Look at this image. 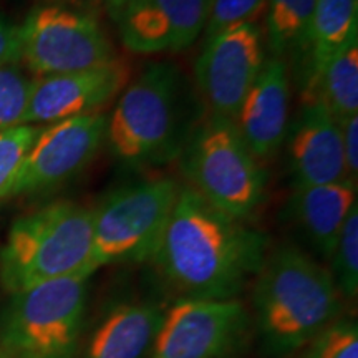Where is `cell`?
I'll list each match as a JSON object with an SVG mask.
<instances>
[{
    "mask_svg": "<svg viewBox=\"0 0 358 358\" xmlns=\"http://www.w3.org/2000/svg\"><path fill=\"white\" fill-rule=\"evenodd\" d=\"M329 272L340 297L355 302L358 295V204L348 214L329 257Z\"/></svg>",
    "mask_w": 358,
    "mask_h": 358,
    "instance_id": "cell-21",
    "label": "cell"
},
{
    "mask_svg": "<svg viewBox=\"0 0 358 358\" xmlns=\"http://www.w3.org/2000/svg\"><path fill=\"white\" fill-rule=\"evenodd\" d=\"M32 85L20 62L0 66V131L25 124Z\"/></svg>",
    "mask_w": 358,
    "mask_h": 358,
    "instance_id": "cell-22",
    "label": "cell"
},
{
    "mask_svg": "<svg viewBox=\"0 0 358 358\" xmlns=\"http://www.w3.org/2000/svg\"><path fill=\"white\" fill-rule=\"evenodd\" d=\"M303 105H319L337 122L358 115V42L307 75Z\"/></svg>",
    "mask_w": 358,
    "mask_h": 358,
    "instance_id": "cell-18",
    "label": "cell"
},
{
    "mask_svg": "<svg viewBox=\"0 0 358 358\" xmlns=\"http://www.w3.org/2000/svg\"><path fill=\"white\" fill-rule=\"evenodd\" d=\"M93 245V209L57 201L12 224L0 250V284L6 292L71 275H87Z\"/></svg>",
    "mask_w": 358,
    "mask_h": 358,
    "instance_id": "cell-3",
    "label": "cell"
},
{
    "mask_svg": "<svg viewBox=\"0 0 358 358\" xmlns=\"http://www.w3.org/2000/svg\"><path fill=\"white\" fill-rule=\"evenodd\" d=\"M181 155L187 186L209 204L244 222L256 214L266 194V173L234 122L209 116L191 129Z\"/></svg>",
    "mask_w": 358,
    "mask_h": 358,
    "instance_id": "cell-6",
    "label": "cell"
},
{
    "mask_svg": "<svg viewBox=\"0 0 358 358\" xmlns=\"http://www.w3.org/2000/svg\"><path fill=\"white\" fill-rule=\"evenodd\" d=\"M268 249L264 232L181 185L150 262L179 297L226 301L252 284Z\"/></svg>",
    "mask_w": 358,
    "mask_h": 358,
    "instance_id": "cell-1",
    "label": "cell"
},
{
    "mask_svg": "<svg viewBox=\"0 0 358 358\" xmlns=\"http://www.w3.org/2000/svg\"><path fill=\"white\" fill-rule=\"evenodd\" d=\"M181 185L151 178L120 187L93 209L90 272L113 264L150 262Z\"/></svg>",
    "mask_w": 358,
    "mask_h": 358,
    "instance_id": "cell-7",
    "label": "cell"
},
{
    "mask_svg": "<svg viewBox=\"0 0 358 358\" xmlns=\"http://www.w3.org/2000/svg\"><path fill=\"white\" fill-rule=\"evenodd\" d=\"M355 42H358V0H315L307 75Z\"/></svg>",
    "mask_w": 358,
    "mask_h": 358,
    "instance_id": "cell-19",
    "label": "cell"
},
{
    "mask_svg": "<svg viewBox=\"0 0 358 358\" xmlns=\"http://www.w3.org/2000/svg\"><path fill=\"white\" fill-rule=\"evenodd\" d=\"M250 285L254 337L268 358L292 357L342 317L329 267L295 245L268 249Z\"/></svg>",
    "mask_w": 358,
    "mask_h": 358,
    "instance_id": "cell-2",
    "label": "cell"
},
{
    "mask_svg": "<svg viewBox=\"0 0 358 358\" xmlns=\"http://www.w3.org/2000/svg\"><path fill=\"white\" fill-rule=\"evenodd\" d=\"M108 116H73L40 129L17 178L12 196L50 189L69 181L95 158L105 143Z\"/></svg>",
    "mask_w": 358,
    "mask_h": 358,
    "instance_id": "cell-11",
    "label": "cell"
},
{
    "mask_svg": "<svg viewBox=\"0 0 358 358\" xmlns=\"http://www.w3.org/2000/svg\"><path fill=\"white\" fill-rule=\"evenodd\" d=\"M0 358H12V357H8L7 353H3L2 350H0Z\"/></svg>",
    "mask_w": 358,
    "mask_h": 358,
    "instance_id": "cell-30",
    "label": "cell"
},
{
    "mask_svg": "<svg viewBox=\"0 0 358 358\" xmlns=\"http://www.w3.org/2000/svg\"><path fill=\"white\" fill-rule=\"evenodd\" d=\"M353 206L357 185L352 181L297 186L289 203V217L312 252L329 261Z\"/></svg>",
    "mask_w": 358,
    "mask_h": 358,
    "instance_id": "cell-16",
    "label": "cell"
},
{
    "mask_svg": "<svg viewBox=\"0 0 358 358\" xmlns=\"http://www.w3.org/2000/svg\"><path fill=\"white\" fill-rule=\"evenodd\" d=\"M211 0H129L115 24L138 55L182 52L204 32Z\"/></svg>",
    "mask_w": 358,
    "mask_h": 358,
    "instance_id": "cell-13",
    "label": "cell"
},
{
    "mask_svg": "<svg viewBox=\"0 0 358 358\" xmlns=\"http://www.w3.org/2000/svg\"><path fill=\"white\" fill-rule=\"evenodd\" d=\"M315 0H267V47L272 57L297 55L308 48Z\"/></svg>",
    "mask_w": 358,
    "mask_h": 358,
    "instance_id": "cell-20",
    "label": "cell"
},
{
    "mask_svg": "<svg viewBox=\"0 0 358 358\" xmlns=\"http://www.w3.org/2000/svg\"><path fill=\"white\" fill-rule=\"evenodd\" d=\"M342 131L343 158H345V169L348 181L355 182L358 178V115L338 122Z\"/></svg>",
    "mask_w": 358,
    "mask_h": 358,
    "instance_id": "cell-26",
    "label": "cell"
},
{
    "mask_svg": "<svg viewBox=\"0 0 358 358\" xmlns=\"http://www.w3.org/2000/svg\"><path fill=\"white\" fill-rule=\"evenodd\" d=\"M254 338L239 299H186L164 308L148 358H241Z\"/></svg>",
    "mask_w": 358,
    "mask_h": 358,
    "instance_id": "cell-9",
    "label": "cell"
},
{
    "mask_svg": "<svg viewBox=\"0 0 358 358\" xmlns=\"http://www.w3.org/2000/svg\"><path fill=\"white\" fill-rule=\"evenodd\" d=\"M290 101L285 60L268 58L245 95L236 116V127L256 159L272 158L287 134Z\"/></svg>",
    "mask_w": 358,
    "mask_h": 358,
    "instance_id": "cell-15",
    "label": "cell"
},
{
    "mask_svg": "<svg viewBox=\"0 0 358 358\" xmlns=\"http://www.w3.org/2000/svg\"><path fill=\"white\" fill-rule=\"evenodd\" d=\"M164 308L153 302L111 307L90 335L83 358H148Z\"/></svg>",
    "mask_w": 358,
    "mask_h": 358,
    "instance_id": "cell-17",
    "label": "cell"
},
{
    "mask_svg": "<svg viewBox=\"0 0 358 358\" xmlns=\"http://www.w3.org/2000/svg\"><path fill=\"white\" fill-rule=\"evenodd\" d=\"M294 187L348 181L340 124L319 105H303L289 131Z\"/></svg>",
    "mask_w": 358,
    "mask_h": 358,
    "instance_id": "cell-14",
    "label": "cell"
},
{
    "mask_svg": "<svg viewBox=\"0 0 358 358\" xmlns=\"http://www.w3.org/2000/svg\"><path fill=\"white\" fill-rule=\"evenodd\" d=\"M40 129L35 124H20L0 131V199L12 196L24 161Z\"/></svg>",
    "mask_w": 358,
    "mask_h": 358,
    "instance_id": "cell-23",
    "label": "cell"
},
{
    "mask_svg": "<svg viewBox=\"0 0 358 358\" xmlns=\"http://www.w3.org/2000/svg\"><path fill=\"white\" fill-rule=\"evenodd\" d=\"M267 0H211L206 22V38L213 37L229 27L256 24L266 12Z\"/></svg>",
    "mask_w": 358,
    "mask_h": 358,
    "instance_id": "cell-25",
    "label": "cell"
},
{
    "mask_svg": "<svg viewBox=\"0 0 358 358\" xmlns=\"http://www.w3.org/2000/svg\"><path fill=\"white\" fill-rule=\"evenodd\" d=\"M187 116L181 71L171 64H153L122 92L106 123L105 141L123 163H168L186 145Z\"/></svg>",
    "mask_w": 358,
    "mask_h": 358,
    "instance_id": "cell-4",
    "label": "cell"
},
{
    "mask_svg": "<svg viewBox=\"0 0 358 358\" xmlns=\"http://www.w3.org/2000/svg\"><path fill=\"white\" fill-rule=\"evenodd\" d=\"M266 60L262 29L257 24H239L206 38L196 60V82L209 116L236 122Z\"/></svg>",
    "mask_w": 358,
    "mask_h": 358,
    "instance_id": "cell-10",
    "label": "cell"
},
{
    "mask_svg": "<svg viewBox=\"0 0 358 358\" xmlns=\"http://www.w3.org/2000/svg\"><path fill=\"white\" fill-rule=\"evenodd\" d=\"M128 2L129 0H98V3L105 8L106 13H108V17L113 22H116V19H118L120 13H122V10Z\"/></svg>",
    "mask_w": 358,
    "mask_h": 358,
    "instance_id": "cell-28",
    "label": "cell"
},
{
    "mask_svg": "<svg viewBox=\"0 0 358 358\" xmlns=\"http://www.w3.org/2000/svg\"><path fill=\"white\" fill-rule=\"evenodd\" d=\"M70 2H75V3H98V0H70Z\"/></svg>",
    "mask_w": 358,
    "mask_h": 358,
    "instance_id": "cell-29",
    "label": "cell"
},
{
    "mask_svg": "<svg viewBox=\"0 0 358 358\" xmlns=\"http://www.w3.org/2000/svg\"><path fill=\"white\" fill-rule=\"evenodd\" d=\"M87 275L10 294L0 313V347L12 358H77L88 297Z\"/></svg>",
    "mask_w": 358,
    "mask_h": 358,
    "instance_id": "cell-5",
    "label": "cell"
},
{
    "mask_svg": "<svg viewBox=\"0 0 358 358\" xmlns=\"http://www.w3.org/2000/svg\"><path fill=\"white\" fill-rule=\"evenodd\" d=\"M302 358H358V325L338 317L302 348Z\"/></svg>",
    "mask_w": 358,
    "mask_h": 358,
    "instance_id": "cell-24",
    "label": "cell"
},
{
    "mask_svg": "<svg viewBox=\"0 0 358 358\" xmlns=\"http://www.w3.org/2000/svg\"><path fill=\"white\" fill-rule=\"evenodd\" d=\"M131 66L123 58L73 73L35 77L25 124L57 123L73 116L100 113L128 87Z\"/></svg>",
    "mask_w": 358,
    "mask_h": 358,
    "instance_id": "cell-12",
    "label": "cell"
},
{
    "mask_svg": "<svg viewBox=\"0 0 358 358\" xmlns=\"http://www.w3.org/2000/svg\"><path fill=\"white\" fill-rule=\"evenodd\" d=\"M20 62L37 77L73 73L115 58L108 35L92 13L57 3L37 6L19 25Z\"/></svg>",
    "mask_w": 358,
    "mask_h": 358,
    "instance_id": "cell-8",
    "label": "cell"
},
{
    "mask_svg": "<svg viewBox=\"0 0 358 358\" xmlns=\"http://www.w3.org/2000/svg\"><path fill=\"white\" fill-rule=\"evenodd\" d=\"M20 62L19 27L0 20V66Z\"/></svg>",
    "mask_w": 358,
    "mask_h": 358,
    "instance_id": "cell-27",
    "label": "cell"
}]
</instances>
